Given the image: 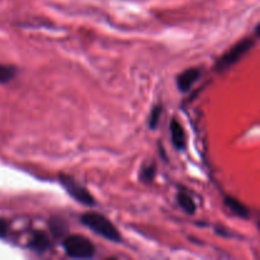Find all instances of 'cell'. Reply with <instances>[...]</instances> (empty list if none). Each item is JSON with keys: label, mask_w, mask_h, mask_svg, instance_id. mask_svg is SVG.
<instances>
[{"label": "cell", "mask_w": 260, "mask_h": 260, "mask_svg": "<svg viewBox=\"0 0 260 260\" xmlns=\"http://www.w3.org/2000/svg\"><path fill=\"white\" fill-rule=\"evenodd\" d=\"M254 43H255V41L253 38H244L243 41L236 43L234 47H231L228 52L221 56V58L217 61V63L215 66L216 71H223L226 69L231 68L233 65H235L253 47Z\"/></svg>", "instance_id": "3"}, {"label": "cell", "mask_w": 260, "mask_h": 260, "mask_svg": "<svg viewBox=\"0 0 260 260\" xmlns=\"http://www.w3.org/2000/svg\"><path fill=\"white\" fill-rule=\"evenodd\" d=\"M161 112H162L161 104L155 106L154 108L151 109V112H150L149 127L151 129H155L157 127V124H159V119H160V116H161Z\"/></svg>", "instance_id": "11"}, {"label": "cell", "mask_w": 260, "mask_h": 260, "mask_svg": "<svg viewBox=\"0 0 260 260\" xmlns=\"http://www.w3.org/2000/svg\"><path fill=\"white\" fill-rule=\"evenodd\" d=\"M155 174H156V167H155V164H151L149 165V167L142 169L141 175H140V177H141V179L144 180V182L150 183L152 182V179L155 178Z\"/></svg>", "instance_id": "12"}, {"label": "cell", "mask_w": 260, "mask_h": 260, "mask_svg": "<svg viewBox=\"0 0 260 260\" xmlns=\"http://www.w3.org/2000/svg\"><path fill=\"white\" fill-rule=\"evenodd\" d=\"M80 221L84 226L90 229L93 233L98 234L106 240L112 241V243H121V234L106 216L96 212H86L81 215Z\"/></svg>", "instance_id": "1"}, {"label": "cell", "mask_w": 260, "mask_h": 260, "mask_svg": "<svg viewBox=\"0 0 260 260\" xmlns=\"http://www.w3.org/2000/svg\"><path fill=\"white\" fill-rule=\"evenodd\" d=\"M15 75H17V69L14 66L0 63V84L9 83L15 78Z\"/></svg>", "instance_id": "10"}, {"label": "cell", "mask_w": 260, "mask_h": 260, "mask_svg": "<svg viewBox=\"0 0 260 260\" xmlns=\"http://www.w3.org/2000/svg\"><path fill=\"white\" fill-rule=\"evenodd\" d=\"M28 246H29L30 249H33L35 251L43 253V251H46L50 248L51 243L48 236L46 235V233H43V231H36V233H33Z\"/></svg>", "instance_id": "8"}, {"label": "cell", "mask_w": 260, "mask_h": 260, "mask_svg": "<svg viewBox=\"0 0 260 260\" xmlns=\"http://www.w3.org/2000/svg\"><path fill=\"white\" fill-rule=\"evenodd\" d=\"M201 76V70L197 68L187 69L183 73H180L177 78V86L180 91L185 93V91H189L192 89V86L194 85L196 81L200 79Z\"/></svg>", "instance_id": "5"}, {"label": "cell", "mask_w": 260, "mask_h": 260, "mask_svg": "<svg viewBox=\"0 0 260 260\" xmlns=\"http://www.w3.org/2000/svg\"><path fill=\"white\" fill-rule=\"evenodd\" d=\"M62 246L66 255L74 259H90L95 255V246L85 236H66L62 241Z\"/></svg>", "instance_id": "2"}, {"label": "cell", "mask_w": 260, "mask_h": 260, "mask_svg": "<svg viewBox=\"0 0 260 260\" xmlns=\"http://www.w3.org/2000/svg\"><path fill=\"white\" fill-rule=\"evenodd\" d=\"M177 201H178V203H179L180 207H182L183 210L185 211V212L189 213V215H194V213H196V203H194V201L192 200V197L188 194V193H185V192L178 193Z\"/></svg>", "instance_id": "9"}, {"label": "cell", "mask_w": 260, "mask_h": 260, "mask_svg": "<svg viewBox=\"0 0 260 260\" xmlns=\"http://www.w3.org/2000/svg\"><path fill=\"white\" fill-rule=\"evenodd\" d=\"M170 135H172V142L177 150L185 149L187 145V137H185V131L182 124L177 119H172L170 122Z\"/></svg>", "instance_id": "6"}, {"label": "cell", "mask_w": 260, "mask_h": 260, "mask_svg": "<svg viewBox=\"0 0 260 260\" xmlns=\"http://www.w3.org/2000/svg\"><path fill=\"white\" fill-rule=\"evenodd\" d=\"M58 180H60L62 187L66 189V192L70 194V197H73L76 202L81 203V205L84 206H88V207L95 206V200H94L93 196L90 194V192H89L86 188H84L83 185L79 184L78 182H75L73 178L61 174L60 177H58Z\"/></svg>", "instance_id": "4"}, {"label": "cell", "mask_w": 260, "mask_h": 260, "mask_svg": "<svg viewBox=\"0 0 260 260\" xmlns=\"http://www.w3.org/2000/svg\"><path fill=\"white\" fill-rule=\"evenodd\" d=\"M61 225H62V222H61L60 220H56V221H53L52 223H51V230H52V233L55 234V235L60 236L61 234L65 231V229H66L65 225H63L62 228H61Z\"/></svg>", "instance_id": "13"}, {"label": "cell", "mask_w": 260, "mask_h": 260, "mask_svg": "<svg viewBox=\"0 0 260 260\" xmlns=\"http://www.w3.org/2000/svg\"><path fill=\"white\" fill-rule=\"evenodd\" d=\"M223 202H225L226 207H228L234 215L238 216V217L244 218V220H248V218L250 217V212H249L248 207H245V206H244L240 201L236 200V198L231 197V196H226Z\"/></svg>", "instance_id": "7"}, {"label": "cell", "mask_w": 260, "mask_h": 260, "mask_svg": "<svg viewBox=\"0 0 260 260\" xmlns=\"http://www.w3.org/2000/svg\"><path fill=\"white\" fill-rule=\"evenodd\" d=\"M8 233V223L0 218V236H5Z\"/></svg>", "instance_id": "14"}]
</instances>
